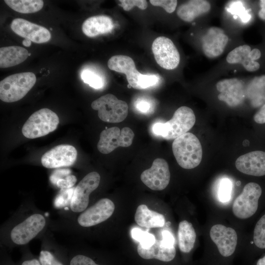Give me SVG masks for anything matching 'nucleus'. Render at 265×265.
<instances>
[{
    "label": "nucleus",
    "mask_w": 265,
    "mask_h": 265,
    "mask_svg": "<svg viewBox=\"0 0 265 265\" xmlns=\"http://www.w3.org/2000/svg\"><path fill=\"white\" fill-rule=\"evenodd\" d=\"M263 192V188L259 183L249 182L246 184L234 202L232 210L234 215L240 219L254 215L258 210Z\"/></svg>",
    "instance_id": "nucleus-7"
},
{
    "label": "nucleus",
    "mask_w": 265,
    "mask_h": 265,
    "mask_svg": "<svg viewBox=\"0 0 265 265\" xmlns=\"http://www.w3.org/2000/svg\"><path fill=\"white\" fill-rule=\"evenodd\" d=\"M68 248L69 265H104L76 244Z\"/></svg>",
    "instance_id": "nucleus-28"
},
{
    "label": "nucleus",
    "mask_w": 265,
    "mask_h": 265,
    "mask_svg": "<svg viewBox=\"0 0 265 265\" xmlns=\"http://www.w3.org/2000/svg\"><path fill=\"white\" fill-rule=\"evenodd\" d=\"M29 55L25 48L11 46L0 48V67L8 68L18 65L24 62Z\"/></svg>",
    "instance_id": "nucleus-25"
},
{
    "label": "nucleus",
    "mask_w": 265,
    "mask_h": 265,
    "mask_svg": "<svg viewBox=\"0 0 265 265\" xmlns=\"http://www.w3.org/2000/svg\"><path fill=\"white\" fill-rule=\"evenodd\" d=\"M59 122L55 112L47 108H41L29 116L23 125L22 132L27 138H38L54 131Z\"/></svg>",
    "instance_id": "nucleus-6"
},
{
    "label": "nucleus",
    "mask_w": 265,
    "mask_h": 265,
    "mask_svg": "<svg viewBox=\"0 0 265 265\" xmlns=\"http://www.w3.org/2000/svg\"><path fill=\"white\" fill-rule=\"evenodd\" d=\"M4 1L12 9L23 14L37 12L44 5L42 0H5Z\"/></svg>",
    "instance_id": "nucleus-29"
},
{
    "label": "nucleus",
    "mask_w": 265,
    "mask_h": 265,
    "mask_svg": "<svg viewBox=\"0 0 265 265\" xmlns=\"http://www.w3.org/2000/svg\"><path fill=\"white\" fill-rule=\"evenodd\" d=\"M131 235L133 239L139 242L142 247L146 248L153 245L156 239L153 234L138 228H133L132 230Z\"/></svg>",
    "instance_id": "nucleus-32"
},
{
    "label": "nucleus",
    "mask_w": 265,
    "mask_h": 265,
    "mask_svg": "<svg viewBox=\"0 0 265 265\" xmlns=\"http://www.w3.org/2000/svg\"><path fill=\"white\" fill-rule=\"evenodd\" d=\"M178 164L184 169L197 167L202 159L203 151L198 138L191 132H186L175 138L172 145Z\"/></svg>",
    "instance_id": "nucleus-3"
},
{
    "label": "nucleus",
    "mask_w": 265,
    "mask_h": 265,
    "mask_svg": "<svg viewBox=\"0 0 265 265\" xmlns=\"http://www.w3.org/2000/svg\"><path fill=\"white\" fill-rule=\"evenodd\" d=\"M229 38L221 28L212 26L208 29L202 38V48L205 55L214 58L221 55Z\"/></svg>",
    "instance_id": "nucleus-18"
},
{
    "label": "nucleus",
    "mask_w": 265,
    "mask_h": 265,
    "mask_svg": "<svg viewBox=\"0 0 265 265\" xmlns=\"http://www.w3.org/2000/svg\"><path fill=\"white\" fill-rule=\"evenodd\" d=\"M152 50L157 63L162 68L173 70L180 61L178 50L172 41L164 36H159L153 41Z\"/></svg>",
    "instance_id": "nucleus-12"
},
{
    "label": "nucleus",
    "mask_w": 265,
    "mask_h": 265,
    "mask_svg": "<svg viewBox=\"0 0 265 265\" xmlns=\"http://www.w3.org/2000/svg\"><path fill=\"white\" fill-rule=\"evenodd\" d=\"M249 57L253 60L255 61L259 59L261 56V53L260 51L258 49H253L251 50V52L249 54Z\"/></svg>",
    "instance_id": "nucleus-42"
},
{
    "label": "nucleus",
    "mask_w": 265,
    "mask_h": 265,
    "mask_svg": "<svg viewBox=\"0 0 265 265\" xmlns=\"http://www.w3.org/2000/svg\"><path fill=\"white\" fill-rule=\"evenodd\" d=\"M261 9L258 12V16L261 19L265 20V0H260Z\"/></svg>",
    "instance_id": "nucleus-43"
},
{
    "label": "nucleus",
    "mask_w": 265,
    "mask_h": 265,
    "mask_svg": "<svg viewBox=\"0 0 265 265\" xmlns=\"http://www.w3.org/2000/svg\"><path fill=\"white\" fill-rule=\"evenodd\" d=\"M237 169L245 174L255 176H265V151L255 150L239 157L236 160Z\"/></svg>",
    "instance_id": "nucleus-19"
},
{
    "label": "nucleus",
    "mask_w": 265,
    "mask_h": 265,
    "mask_svg": "<svg viewBox=\"0 0 265 265\" xmlns=\"http://www.w3.org/2000/svg\"><path fill=\"white\" fill-rule=\"evenodd\" d=\"M256 265H265V255L257 261Z\"/></svg>",
    "instance_id": "nucleus-44"
},
{
    "label": "nucleus",
    "mask_w": 265,
    "mask_h": 265,
    "mask_svg": "<svg viewBox=\"0 0 265 265\" xmlns=\"http://www.w3.org/2000/svg\"><path fill=\"white\" fill-rule=\"evenodd\" d=\"M39 239L38 258L42 265H69L68 247L57 243L50 229Z\"/></svg>",
    "instance_id": "nucleus-10"
},
{
    "label": "nucleus",
    "mask_w": 265,
    "mask_h": 265,
    "mask_svg": "<svg viewBox=\"0 0 265 265\" xmlns=\"http://www.w3.org/2000/svg\"><path fill=\"white\" fill-rule=\"evenodd\" d=\"M77 151L73 146L61 144L46 152L42 157V165L47 168L69 167L74 164L77 158Z\"/></svg>",
    "instance_id": "nucleus-14"
},
{
    "label": "nucleus",
    "mask_w": 265,
    "mask_h": 265,
    "mask_svg": "<svg viewBox=\"0 0 265 265\" xmlns=\"http://www.w3.org/2000/svg\"><path fill=\"white\" fill-rule=\"evenodd\" d=\"M251 243L259 249H265V213L261 216L256 223Z\"/></svg>",
    "instance_id": "nucleus-31"
},
{
    "label": "nucleus",
    "mask_w": 265,
    "mask_h": 265,
    "mask_svg": "<svg viewBox=\"0 0 265 265\" xmlns=\"http://www.w3.org/2000/svg\"><path fill=\"white\" fill-rule=\"evenodd\" d=\"M100 182L101 176L96 171L90 172L85 175L74 187L68 211L77 213L88 208L91 195L98 188Z\"/></svg>",
    "instance_id": "nucleus-9"
},
{
    "label": "nucleus",
    "mask_w": 265,
    "mask_h": 265,
    "mask_svg": "<svg viewBox=\"0 0 265 265\" xmlns=\"http://www.w3.org/2000/svg\"><path fill=\"white\" fill-rule=\"evenodd\" d=\"M211 4L205 0H190L181 4L177 15L184 21L191 22L199 16L208 12Z\"/></svg>",
    "instance_id": "nucleus-22"
},
{
    "label": "nucleus",
    "mask_w": 265,
    "mask_h": 265,
    "mask_svg": "<svg viewBox=\"0 0 265 265\" xmlns=\"http://www.w3.org/2000/svg\"><path fill=\"white\" fill-rule=\"evenodd\" d=\"M36 81V77L32 72L10 75L0 81V99L6 103L18 101L27 94Z\"/></svg>",
    "instance_id": "nucleus-5"
},
{
    "label": "nucleus",
    "mask_w": 265,
    "mask_h": 265,
    "mask_svg": "<svg viewBox=\"0 0 265 265\" xmlns=\"http://www.w3.org/2000/svg\"><path fill=\"white\" fill-rule=\"evenodd\" d=\"M162 240L166 244L174 246L175 238L170 232L167 230H164L161 232Z\"/></svg>",
    "instance_id": "nucleus-41"
},
{
    "label": "nucleus",
    "mask_w": 265,
    "mask_h": 265,
    "mask_svg": "<svg viewBox=\"0 0 265 265\" xmlns=\"http://www.w3.org/2000/svg\"><path fill=\"white\" fill-rule=\"evenodd\" d=\"M31 41L27 39H25L23 42L22 44L23 45L26 47H29L31 45Z\"/></svg>",
    "instance_id": "nucleus-45"
},
{
    "label": "nucleus",
    "mask_w": 265,
    "mask_h": 265,
    "mask_svg": "<svg viewBox=\"0 0 265 265\" xmlns=\"http://www.w3.org/2000/svg\"><path fill=\"white\" fill-rule=\"evenodd\" d=\"M81 78L84 82L94 89H98L104 86V82L102 78L90 70H83L81 74Z\"/></svg>",
    "instance_id": "nucleus-34"
},
{
    "label": "nucleus",
    "mask_w": 265,
    "mask_h": 265,
    "mask_svg": "<svg viewBox=\"0 0 265 265\" xmlns=\"http://www.w3.org/2000/svg\"><path fill=\"white\" fill-rule=\"evenodd\" d=\"M50 219L33 200L23 201L1 225L0 245L12 250L39 239L50 229Z\"/></svg>",
    "instance_id": "nucleus-1"
},
{
    "label": "nucleus",
    "mask_w": 265,
    "mask_h": 265,
    "mask_svg": "<svg viewBox=\"0 0 265 265\" xmlns=\"http://www.w3.org/2000/svg\"><path fill=\"white\" fill-rule=\"evenodd\" d=\"M253 120L258 124H265V103L261 106L258 111L254 114Z\"/></svg>",
    "instance_id": "nucleus-40"
},
{
    "label": "nucleus",
    "mask_w": 265,
    "mask_h": 265,
    "mask_svg": "<svg viewBox=\"0 0 265 265\" xmlns=\"http://www.w3.org/2000/svg\"><path fill=\"white\" fill-rule=\"evenodd\" d=\"M21 257L16 263V265H42L38 257L31 252L28 245L20 248Z\"/></svg>",
    "instance_id": "nucleus-33"
},
{
    "label": "nucleus",
    "mask_w": 265,
    "mask_h": 265,
    "mask_svg": "<svg viewBox=\"0 0 265 265\" xmlns=\"http://www.w3.org/2000/svg\"><path fill=\"white\" fill-rule=\"evenodd\" d=\"M216 87L220 92L218 99L228 106L235 107L242 103L245 92L241 80L237 78L224 79L217 82Z\"/></svg>",
    "instance_id": "nucleus-15"
},
{
    "label": "nucleus",
    "mask_w": 265,
    "mask_h": 265,
    "mask_svg": "<svg viewBox=\"0 0 265 265\" xmlns=\"http://www.w3.org/2000/svg\"><path fill=\"white\" fill-rule=\"evenodd\" d=\"M109 69L125 74L129 84L136 89H144L155 85L159 81L156 75H147L140 73L136 69L133 60L130 56L116 55L107 61Z\"/></svg>",
    "instance_id": "nucleus-4"
},
{
    "label": "nucleus",
    "mask_w": 265,
    "mask_h": 265,
    "mask_svg": "<svg viewBox=\"0 0 265 265\" xmlns=\"http://www.w3.org/2000/svg\"><path fill=\"white\" fill-rule=\"evenodd\" d=\"M232 183L228 179H223L219 185L218 197L222 202L228 201L231 198Z\"/></svg>",
    "instance_id": "nucleus-36"
},
{
    "label": "nucleus",
    "mask_w": 265,
    "mask_h": 265,
    "mask_svg": "<svg viewBox=\"0 0 265 265\" xmlns=\"http://www.w3.org/2000/svg\"><path fill=\"white\" fill-rule=\"evenodd\" d=\"M251 105L258 107L265 103V75L254 78L245 89Z\"/></svg>",
    "instance_id": "nucleus-27"
},
{
    "label": "nucleus",
    "mask_w": 265,
    "mask_h": 265,
    "mask_svg": "<svg viewBox=\"0 0 265 265\" xmlns=\"http://www.w3.org/2000/svg\"><path fill=\"white\" fill-rule=\"evenodd\" d=\"M91 106L98 111L99 118L106 122L120 123L126 119L128 114L126 102L111 94L100 97L94 101Z\"/></svg>",
    "instance_id": "nucleus-8"
},
{
    "label": "nucleus",
    "mask_w": 265,
    "mask_h": 265,
    "mask_svg": "<svg viewBox=\"0 0 265 265\" xmlns=\"http://www.w3.org/2000/svg\"><path fill=\"white\" fill-rule=\"evenodd\" d=\"M10 27L16 34L36 43L47 42L51 38V34L48 29L24 19H14Z\"/></svg>",
    "instance_id": "nucleus-16"
},
{
    "label": "nucleus",
    "mask_w": 265,
    "mask_h": 265,
    "mask_svg": "<svg viewBox=\"0 0 265 265\" xmlns=\"http://www.w3.org/2000/svg\"><path fill=\"white\" fill-rule=\"evenodd\" d=\"M170 173L167 161L163 159L157 158L152 166L144 170L140 175L141 181L153 190H161L168 186Z\"/></svg>",
    "instance_id": "nucleus-13"
},
{
    "label": "nucleus",
    "mask_w": 265,
    "mask_h": 265,
    "mask_svg": "<svg viewBox=\"0 0 265 265\" xmlns=\"http://www.w3.org/2000/svg\"><path fill=\"white\" fill-rule=\"evenodd\" d=\"M134 220L139 226L147 228L163 227L165 222L163 214L149 210L144 204L140 205L137 208Z\"/></svg>",
    "instance_id": "nucleus-23"
},
{
    "label": "nucleus",
    "mask_w": 265,
    "mask_h": 265,
    "mask_svg": "<svg viewBox=\"0 0 265 265\" xmlns=\"http://www.w3.org/2000/svg\"><path fill=\"white\" fill-rule=\"evenodd\" d=\"M137 250L138 255L143 259H155L166 262L172 261L176 255L175 246L166 244L162 239H156L153 245L146 248L139 244Z\"/></svg>",
    "instance_id": "nucleus-20"
},
{
    "label": "nucleus",
    "mask_w": 265,
    "mask_h": 265,
    "mask_svg": "<svg viewBox=\"0 0 265 265\" xmlns=\"http://www.w3.org/2000/svg\"><path fill=\"white\" fill-rule=\"evenodd\" d=\"M196 118L192 109L182 106L174 112L172 118L165 123L158 122L152 126L153 132L168 139H175L187 132L195 124Z\"/></svg>",
    "instance_id": "nucleus-2"
},
{
    "label": "nucleus",
    "mask_w": 265,
    "mask_h": 265,
    "mask_svg": "<svg viewBox=\"0 0 265 265\" xmlns=\"http://www.w3.org/2000/svg\"><path fill=\"white\" fill-rule=\"evenodd\" d=\"M135 109L141 113L151 114L155 109V104L151 99L148 97L138 98L134 103Z\"/></svg>",
    "instance_id": "nucleus-35"
},
{
    "label": "nucleus",
    "mask_w": 265,
    "mask_h": 265,
    "mask_svg": "<svg viewBox=\"0 0 265 265\" xmlns=\"http://www.w3.org/2000/svg\"><path fill=\"white\" fill-rule=\"evenodd\" d=\"M210 235L222 256L229 257L234 253L238 240L234 229L221 224H216L211 227Z\"/></svg>",
    "instance_id": "nucleus-17"
},
{
    "label": "nucleus",
    "mask_w": 265,
    "mask_h": 265,
    "mask_svg": "<svg viewBox=\"0 0 265 265\" xmlns=\"http://www.w3.org/2000/svg\"><path fill=\"white\" fill-rule=\"evenodd\" d=\"M0 265H16L4 246L0 245Z\"/></svg>",
    "instance_id": "nucleus-39"
},
{
    "label": "nucleus",
    "mask_w": 265,
    "mask_h": 265,
    "mask_svg": "<svg viewBox=\"0 0 265 265\" xmlns=\"http://www.w3.org/2000/svg\"><path fill=\"white\" fill-rule=\"evenodd\" d=\"M118 1L119 5L125 11H129L134 6L144 10L148 6V3L146 0H120Z\"/></svg>",
    "instance_id": "nucleus-37"
},
{
    "label": "nucleus",
    "mask_w": 265,
    "mask_h": 265,
    "mask_svg": "<svg viewBox=\"0 0 265 265\" xmlns=\"http://www.w3.org/2000/svg\"><path fill=\"white\" fill-rule=\"evenodd\" d=\"M51 182L61 189L72 187L77 182L75 176L71 174L69 169H58L54 170L50 177Z\"/></svg>",
    "instance_id": "nucleus-30"
},
{
    "label": "nucleus",
    "mask_w": 265,
    "mask_h": 265,
    "mask_svg": "<svg viewBox=\"0 0 265 265\" xmlns=\"http://www.w3.org/2000/svg\"><path fill=\"white\" fill-rule=\"evenodd\" d=\"M149 1L154 6L162 7L168 13L173 12L177 5L176 0H150Z\"/></svg>",
    "instance_id": "nucleus-38"
},
{
    "label": "nucleus",
    "mask_w": 265,
    "mask_h": 265,
    "mask_svg": "<svg viewBox=\"0 0 265 265\" xmlns=\"http://www.w3.org/2000/svg\"><path fill=\"white\" fill-rule=\"evenodd\" d=\"M113 27V22L110 17L97 15L86 19L82 25L81 29L87 36L94 37L108 33Z\"/></svg>",
    "instance_id": "nucleus-21"
},
{
    "label": "nucleus",
    "mask_w": 265,
    "mask_h": 265,
    "mask_svg": "<svg viewBox=\"0 0 265 265\" xmlns=\"http://www.w3.org/2000/svg\"><path fill=\"white\" fill-rule=\"evenodd\" d=\"M196 233L191 224L186 220L179 224L178 238L180 250L184 253H189L193 249L196 240Z\"/></svg>",
    "instance_id": "nucleus-26"
},
{
    "label": "nucleus",
    "mask_w": 265,
    "mask_h": 265,
    "mask_svg": "<svg viewBox=\"0 0 265 265\" xmlns=\"http://www.w3.org/2000/svg\"><path fill=\"white\" fill-rule=\"evenodd\" d=\"M134 136V132L129 127H124L121 130L117 127L106 129L100 133L98 150L102 154H107L118 147H129L132 143Z\"/></svg>",
    "instance_id": "nucleus-11"
},
{
    "label": "nucleus",
    "mask_w": 265,
    "mask_h": 265,
    "mask_svg": "<svg viewBox=\"0 0 265 265\" xmlns=\"http://www.w3.org/2000/svg\"><path fill=\"white\" fill-rule=\"evenodd\" d=\"M251 51L247 45L239 46L232 50L226 57V61L229 64H241L249 72H254L260 68V64L253 60L249 56Z\"/></svg>",
    "instance_id": "nucleus-24"
}]
</instances>
